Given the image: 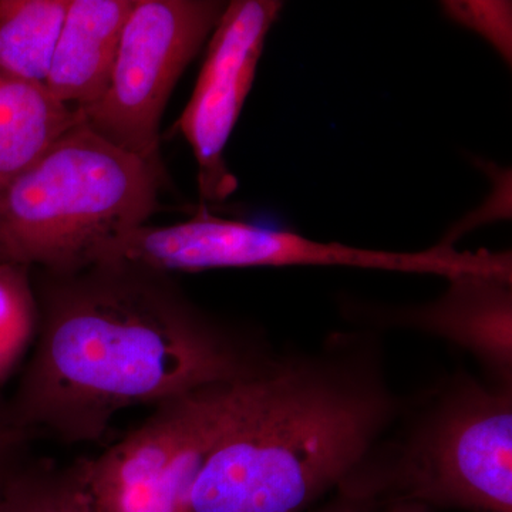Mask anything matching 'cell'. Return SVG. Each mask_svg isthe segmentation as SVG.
I'll return each mask as SVG.
<instances>
[{
    "label": "cell",
    "mask_w": 512,
    "mask_h": 512,
    "mask_svg": "<svg viewBox=\"0 0 512 512\" xmlns=\"http://www.w3.org/2000/svg\"><path fill=\"white\" fill-rule=\"evenodd\" d=\"M57 275L5 426L66 444L96 443L116 414L255 379L278 355L133 265Z\"/></svg>",
    "instance_id": "1"
},
{
    "label": "cell",
    "mask_w": 512,
    "mask_h": 512,
    "mask_svg": "<svg viewBox=\"0 0 512 512\" xmlns=\"http://www.w3.org/2000/svg\"><path fill=\"white\" fill-rule=\"evenodd\" d=\"M382 342L333 332L251 380L195 481L188 512H306L355 470L403 412Z\"/></svg>",
    "instance_id": "2"
},
{
    "label": "cell",
    "mask_w": 512,
    "mask_h": 512,
    "mask_svg": "<svg viewBox=\"0 0 512 512\" xmlns=\"http://www.w3.org/2000/svg\"><path fill=\"white\" fill-rule=\"evenodd\" d=\"M333 494L360 512H512V386L456 372L407 397Z\"/></svg>",
    "instance_id": "3"
},
{
    "label": "cell",
    "mask_w": 512,
    "mask_h": 512,
    "mask_svg": "<svg viewBox=\"0 0 512 512\" xmlns=\"http://www.w3.org/2000/svg\"><path fill=\"white\" fill-rule=\"evenodd\" d=\"M160 178L82 119L0 184V262L57 275L96 264L113 239L146 225Z\"/></svg>",
    "instance_id": "4"
},
{
    "label": "cell",
    "mask_w": 512,
    "mask_h": 512,
    "mask_svg": "<svg viewBox=\"0 0 512 512\" xmlns=\"http://www.w3.org/2000/svg\"><path fill=\"white\" fill-rule=\"evenodd\" d=\"M100 259L103 264L133 265L160 274L319 266L446 279L463 274L512 278L510 251H457L441 244L416 252L359 248L315 241L285 229L225 220L205 210L180 224L131 229L111 241Z\"/></svg>",
    "instance_id": "5"
},
{
    "label": "cell",
    "mask_w": 512,
    "mask_h": 512,
    "mask_svg": "<svg viewBox=\"0 0 512 512\" xmlns=\"http://www.w3.org/2000/svg\"><path fill=\"white\" fill-rule=\"evenodd\" d=\"M251 380L211 384L157 404L119 443L77 461L92 503L101 512H188L195 481L241 410Z\"/></svg>",
    "instance_id": "6"
},
{
    "label": "cell",
    "mask_w": 512,
    "mask_h": 512,
    "mask_svg": "<svg viewBox=\"0 0 512 512\" xmlns=\"http://www.w3.org/2000/svg\"><path fill=\"white\" fill-rule=\"evenodd\" d=\"M217 0H136L106 92L79 109L114 146L161 171V117L180 77L220 22Z\"/></svg>",
    "instance_id": "7"
},
{
    "label": "cell",
    "mask_w": 512,
    "mask_h": 512,
    "mask_svg": "<svg viewBox=\"0 0 512 512\" xmlns=\"http://www.w3.org/2000/svg\"><path fill=\"white\" fill-rule=\"evenodd\" d=\"M282 10L284 2L278 0H234L212 32L194 92L178 120L197 161L202 202L225 201L237 190L225 148L254 84L266 37Z\"/></svg>",
    "instance_id": "8"
},
{
    "label": "cell",
    "mask_w": 512,
    "mask_h": 512,
    "mask_svg": "<svg viewBox=\"0 0 512 512\" xmlns=\"http://www.w3.org/2000/svg\"><path fill=\"white\" fill-rule=\"evenodd\" d=\"M439 298L419 305L367 308L377 328L412 330L446 340L480 363L485 379L512 386V281L463 274Z\"/></svg>",
    "instance_id": "9"
},
{
    "label": "cell",
    "mask_w": 512,
    "mask_h": 512,
    "mask_svg": "<svg viewBox=\"0 0 512 512\" xmlns=\"http://www.w3.org/2000/svg\"><path fill=\"white\" fill-rule=\"evenodd\" d=\"M136 0H70L46 87L57 100L84 109L106 92Z\"/></svg>",
    "instance_id": "10"
},
{
    "label": "cell",
    "mask_w": 512,
    "mask_h": 512,
    "mask_svg": "<svg viewBox=\"0 0 512 512\" xmlns=\"http://www.w3.org/2000/svg\"><path fill=\"white\" fill-rule=\"evenodd\" d=\"M82 119V111L57 100L45 84L0 76V184Z\"/></svg>",
    "instance_id": "11"
},
{
    "label": "cell",
    "mask_w": 512,
    "mask_h": 512,
    "mask_svg": "<svg viewBox=\"0 0 512 512\" xmlns=\"http://www.w3.org/2000/svg\"><path fill=\"white\" fill-rule=\"evenodd\" d=\"M70 0H0V76L45 84Z\"/></svg>",
    "instance_id": "12"
},
{
    "label": "cell",
    "mask_w": 512,
    "mask_h": 512,
    "mask_svg": "<svg viewBox=\"0 0 512 512\" xmlns=\"http://www.w3.org/2000/svg\"><path fill=\"white\" fill-rule=\"evenodd\" d=\"M39 306L28 266L0 262V384L22 363L36 339Z\"/></svg>",
    "instance_id": "13"
},
{
    "label": "cell",
    "mask_w": 512,
    "mask_h": 512,
    "mask_svg": "<svg viewBox=\"0 0 512 512\" xmlns=\"http://www.w3.org/2000/svg\"><path fill=\"white\" fill-rule=\"evenodd\" d=\"M82 484L76 466L60 471L32 468L6 474L0 488V512H80Z\"/></svg>",
    "instance_id": "14"
},
{
    "label": "cell",
    "mask_w": 512,
    "mask_h": 512,
    "mask_svg": "<svg viewBox=\"0 0 512 512\" xmlns=\"http://www.w3.org/2000/svg\"><path fill=\"white\" fill-rule=\"evenodd\" d=\"M440 8L446 18L471 30L510 66L512 62V3L505 0H447Z\"/></svg>",
    "instance_id": "15"
},
{
    "label": "cell",
    "mask_w": 512,
    "mask_h": 512,
    "mask_svg": "<svg viewBox=\"0 0 512 512\" xmlns=\"http://www.w3.org/2000/svg\"><path fill=\"white\" fill-rule=\"evenodd\" d=\"M485 173L493 181V191L477 208L476 211L470 212L460 222L454 224L448 229L444 238L441 239V245L454 247V242L468 234L478 227L498 220H510L511 218V173L510 170L497 167L494 164H485L483 167Z\"/></svg>",
    "instance_id": "16"
},
{
    "label": "cell",
    "mask_w": 512,
    "mask_h": 512,
    "mask_svg": "<svg viewBox=\"0 0 512 512\" xmlns=\"http://www.w3.org/2000/svg\"><path fill=\"white\" fill-rule=\"evenodd\" d=\"M313 512H359V510H357L355 505L346 501L345 498L333 494L332 500L328 501L325 507L319 508V510Z\"/></svg>",
    "instance_id": "17"
},
{
    "label": "cell",
    "mask_w": 512,
    "mask_h": 512,
    "mask_svg": "<svg viewBox=\"0 0 512 512\" xmlns=\"http://www.w3.org/2000/svg\"><path fill=\"white\" fill-rule=\"evenodd\" d=\"M19 434L8 429L5 423H0V450H5L15 444V441L19 439Z\"/></svg>",
    "instance_id": "18"
},
{
    "label": "cell",
    "mask_w": 512,
    "mask_h": 512,
    "mask_svg": "<svg viewBox=\"0 0 512 512\" xmlns=\"http://www.w3.org/2000/svg\"><path fill=\"white\" fill-rule=\"evenodd\" d=\"M372 512H430L426 510V508L419 507V505H410V504H402V505H392V507L382 508V510L372 511Z\"/></svg>",
    "instance_id": "19"
},
{
    "label": "cell",
    "mask_w": 512,
    "mask_h": 512,
    "mask_svg": "<svg viewBox=\"0 0 512 512\" xmlns=\"http://www.w3.org/2000/svg\"><path fill=\"white\" fill-rule=\"evenodd\" d=\"M83 490V487H82ZM80 512H101L90 500L89 495L83 490L82 504H80Z\"/></svg>",
    "instance_id": "20"
},
{
    "label": "cell",
    "mask_w": 512,
    "mask_h": 512,
    "mask_svg": "<svg viewBox=\"0 0 512 512\" xmlns=\"http://www.w3.org/2000/svg\"><path fill=\"white\" fill-rule=\"evenodd\" d=\"M6 451H8V448H5V450H0V488H2L3 480H5L6 477L5 470H3V466H5Z\"/></svg>",
    "instance_id": "21"
}]
</instances>
